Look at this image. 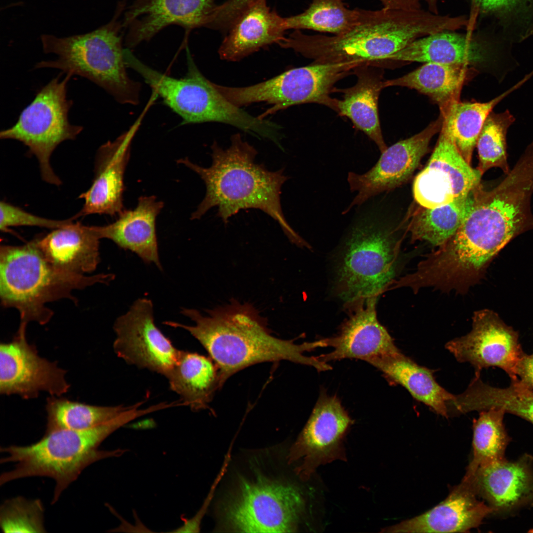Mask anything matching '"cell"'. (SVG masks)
<instances>
[{"label": "cell", "instance_id": "1", "mask_svg": "<svg viewBox=\"0 0 533 533\" xmlns=\"http://www.w3.org/2000/svg\"><path fill=\"white\" fill-rule=\"evenodd\" d=\"M181 313L194 324L173 321L164 324L188 331L201 343L219 368L222 387L236 373L263 362L287 360L313 367L319 372L332 368L316 357L304 354L328 346L326 339L298 344L294 340L276 338L266 320L251 305L232 300L223 307L208 310L206 316L194 309L183 308Z\"/></svg>", "mask_w": 533, "mask_h": 533}, {"label": "cell", "instance_id": "2", "mask_svg": "<svg viewBox=\"0 0 533 533\" xmlns=\"http://www.w3.org/2000/svg\"><path fill=\"white\" fill-rule=\"evenodd\" d=\"M230 146L226 149L217 142L211 145L212 164L204 167L188 158L178 160L203 181L205 195L191 214V220H198L210 209L217 207V216L227 224L240 210L256 209L276 221L289 239L300 247L308 243L291 227L282 211L281 188L288 179L284 168L272 171L255 162L256 149L245 141L239 133L233 135Z\"/></svg>", "mask_w": 533, "mask_h": 533}, {"label": "cell", "instance_id": "3", "mask_svg": "<svg viewBox=\"0 0 533 533\" xmlns=\"http://www.w3.org/2000/svg\"><path fill=\"white\" fill-rule=\"evenodd\" d=\"M450 27L446 15L422 8H360L356 22L342 34L307 35L296 30L278 45L313 60L312 63L371 64L386 60L419 38L448 31Z\"/></svg>", "mask_w": 533, "mask_h": 533}, {"label": "cell", "instance_id": "4", "mask_svg": "<svg viewBox=\"0 0 533 533\" xmlns=\"http://www.w3.org/2000/svg\"><path fill=\"white\" fill-rule=\"evenodd\" d=\"M141 416L136 407H130L116 418L90 429H55L46 431L38 442L28 446L1 447L6 454L0 463H15L12 470L0 477L2 485L26 477L44 476L55 482L52 504L88 466L102 459L118 457L127 451L102 450L100 444L112 433Z\"/></svg>", "mask_w": 533, "mask_h": 533}, {"label": "cell", "instance_id": "5", "mask_svg": "<svg viewBox=\"0 0 533 533\" xmlns=\"http://www.w3.org/2000/svg\"><path fill=\"white\" fill-rule=\"evenodd\" d=\"M111 274L86 276L62 270L43 256L36 239L20 246L1 245L0 298L5 307L20 313V325L31 321L47 323L53 311L45 306L64 298L75 300L71 294L96 283H107Z\"/></svg>", "mask_w": 533, "mask_h": 533}, {"label": "cell", "instance_id": "6", "mask_svg": "<svg viewBox=\"0 0 533 533\" xmlns=\"http://www.w3.org/2000/svg\"><path fill=\"white\" fill-rule=\"evenodd\" d=\"M120 27L114 20L92 32L65 38L42 35L43 52L57 55L37 63L35 69L54 68L86 78L118 102L137 105L140 84L126 72Z\"/></svg>", "mask_w": 533, "mask_h": 533}, {"label": "cell", "instance_id": "7", "mask_svg": "<svg viewBox=\"0 0 533 533\" xmlns=\"http://www.w3.org/2000/svg\"><path fill=\"white\" fill-rule=\"evenodd\" d=\"M349 229L336 267V288L347 307L379 296L394 282L400 242L381 225L375 209Z\"/></svg>", "mask_w": 533, "mask_h": 533}, {"label": "cell", "instance_id": "8", "mask_svg": "<svg viewBox=\"0 0 533 533\" xmlns=\"http://www.w3.org/2000/svg\"><path fill=\"white\" fill-rule=\"evenodd\" d=\"M127 67L140 74L155 95L183 119V123H223L259 137L266 131L268 122L231 103L199 71L188 56L186 76L176 78L153 69L129 50L124 54Z\"/></svg>", "mask_w": 533, "mask_h": 533}, {"label": "cell", "instance_id": "9", "mask_svg": "<svg viewBox=\"0 0 533 533\" xmlns=\"http://www.w3.org/2000/svg\"><path fill=\"white\" fill-rule=\"evenodd\" d=\"M61 72L41 87L31 103L21 112L17 122L0 132L1 139L22 143L38 159L42 179L60 186L62 182L50 163L51 156L61 143L75 140L83 127L72 124L68 118L73 102L67 98L71 74L62 80Z\"/></svg>", "mask_w": 533, "mask_h": 533}, {"label": "cell", "instance_id": "10", "mask_svg": "<svg viewBox=\"0 0 533 533\" xmlns=\"http://www.w3.org/2000/svg\"><path fill=\"white\" fill-rule=\"evenodd\" d=\"M359 62L312 63L292 69L265 81L245 87H228L214 83L217 89L229 101L241 107L265 102L271 107L258 116L267 115L291 106L318 103L337 111V99L330 94L339 79L356 67Z\"/></svg>", "mask_w": 533, "mask_h": 533}, {"label": "cell", "instance_id": "11", "mask_svg": "<svg viewBox=\"0 0 533 533\" xmlns=\"http://www.w3.org/2000/svg\"><path fill=\"white\" fill-rule=\"evenodd\" d=\"M304 508L297 487L259 476L240 481L225 505L224 522L236 532H295Z\"/></svg>", "mask_w": 533, "mask_h": 533}, {"label": "cell", "instance_id": "12", "mask_svg": "<svg viewBox=\"0 0 533 533\" xmlns=\"http://www.w3.org/2000/svg\"><path fill=\"white\" fill-rule=\"evenodd\" d=\"M353 421L335 396L321 394L311 414L288 455L300 464L296 473L308 480L322 465L346 460L343 439Z\"/></svg>", "mask_w": 533, "mask_h": 533}, {"label": "cell", "instance_id": "13", "mask_svg": "<svg viewBox=\"0 0 533 533\" xmlns=\"http://www.w3.org/2000/svg\"><path fill=\"white\" fill-rule=\"evenodd\" d=\"M472 327L465 336L449 341L446 348L460 362L471 364L475 376L485 368L496 367L511 380L518 379L517 370L525 354L518 333L489 309L474 312Z\"/></svg>", "mask_w": 533, "mask_h": 533}, {"label": "cell", "instance_id": "14", "mask_svg": "<svg viewBox=\"0 0 533 533\" xmlns=\"http://www.w3.org/2000/svg\"><path fill=\"white\" fill-rule=\"evenodd\" d=\"M114 329L116 337L113 348L118 357L130 365L167 377L180 350L156 326L151 300H136L116 320Z\"/></svg>", "mask_w": 533, "mask_h": 533}, {"label": "cell", "instance_id": "15", "mask_svg": "<svg viewBox=\"0 0 533 533\" xmlns=\"http://www.w3.org/2000/svg\"><path fill=\"white\" fill-rule=\"evenodd\" d=\"M26 328L19 326L12 341L0 344V394L28 399L36 398L40 391L57 397L66 393L70 388L66 371L38 354L36 347L27 342Z\"/></svg>", "mask_w": 533, "mask_h": 533}, {"label": "cell", "instance_id": "16", "mask_svg": "<svg viewBox=\"0 0 533 533\" xmlns=\"http://www.w3.org/2000/svg\"><path fill=\"white\" fill-rule=\"evenodd\" d=\"M443 121L440 114L419 133L387 147L376 164L366 173L349 172L347 181L350 190L356 192V195L344 213L407 182L427 152L432 138L441 130Z\"/></svg>", "mask_w": 533, "mask_h": 533}, {"label": "cell", "instance_id": "17", "mask_svg": "<svg viewBox=\"0 0 533 533\" xmlns=\"http://www.w3.org/2000/svg\"><path fill=\"white\" fill-rule=\"evenodd\" d=\"M378 298L358 302L346 308L348 318L338 334L328 339L331 352L316 356L321 361L346 358L357 359L368 363L401 352L395 345L386 328L379 321L376 312Z\"/></svg>", "mask_w": 533, "mask_h": 533}, {"label": "cell", "instance_id": "18", "mask_svg": "<svg viewBox=\"0 0 533 533\" xmlns=\"http://www.w3.org/2000/svg\"><path fill=\"white\" fill-rule=\"evenodd\" d=\"M467 476L493 514L509 516L533 507V456L530 454L491 463Z\"/></svg>", "mask_w": 533, "mask_h": 533}, {"label": "cell", "instance_id": "19", "mask_svg": "<svg viewBox=\"0 0 533 533\" xmlns=\"http://www.w3.org/2000/svg\"><path fill=\"white\" fill-rule=\"evenodd\" d=\"M140 120L138 119L115 140L107 142L99 148L93 182L79 196L84 203L78 217L96 214L115 216L124 210V175L130 158L132 141Z\"/></svg>", "mask_w": 533, "mask_h": 533}, {"label": "cell", "instance_id": "20", "mask_svg": "<svg viewBox=\"0 0 533 533\" xmlns=\"http://www.w3.org/2000/svg\"><path fill=\"white\" fill-rule=\"evenodd\" d=\"M478 495L471 480L463 477L448 496L430 510L388 527L382 532L466 533L480 526L493 510Z\"/></svg>", "mask_w": 533, "mask_h": 533}, {"label": "cell", "instance_id": "21", "mask_svg": "<svg viewBox=\"0 0 533 533\" xmlns=\"http://www.w3.org/2000/svg\"><path fill=\"white\" fill-rule=\"evenodd\" d=\"M216 6L214 0H135L125 14L126 44L133 47L172 24L207 27Z\"/></svg>", "mask_w": 533, "mask_h": 533}, {"label": "cell", "instance_id": "22", "mask_svg": "<svg viewBox=\"0 0 533 533\" xmlns=\"http://www.w3.org/2000/svg\"><path fill=\"white\" fill-rule=\"evenodd\" d=\"M163 206L154 195L142 196L134 209L124 210L110 224L95 228L100 239H110L135 253L146 263H153L161 268L155 222Z\"/></svg>", "mask_w": 533, "mask_h": 533}, {"label": "cell", "instance_id": "23", "mask_svg": "<svg viewBox=\"0 0 533 533\" xmlns=\"http://www.w3.org/2000/svg\"><path fill=\"white\" fill-rule=\"evenodd\" d=\"M285 17L271 10L266 0L247 9L229 29L219 48L220 58L238 61L262 47L278 43L287 31Z\"/></svg>", "mask_w": 533, "mask_h": 533}, {"label": "cell", "instance_id": "24", "mask_svg": "<svg viewBox=\"0 0 533 533\" xmlns=\"http://www.w3.org/2000/svg\"><path fill=\"white\" fill-rule=\"evenodd\" d=\"M100 239L95 226L73 222L36 240L43 256L53 266L84 274L93 271L99 263Z\"/></svg>", "mask_w": 533, "mask_h": 533}, {"label": "cell", "instance_id": "25", "mask_svg": "<svg viewBox=\"0 0 533 533\" xmlns=\"http://www.w3.org/2000/svg\"><path fill=\"white\" fill-rule=\"evenodd\" d=\"M166 378L183 405L194 411L206 409L215 392L222 387L217 364L209 356L196 352L180 350Z\"/></svg>", "mask_w": 533, "mask_h": 533}, {"label": "cell", "instance_id": "26", "mask_svg": "<svg viewBox=\"0 0 533 533\" xmlns=\"http://www.w3.org/2000/svg\"><path fill=\"white\" fill-rule=\"evenodd\" d=\"M366 64L356 67L357 81L344 91L338 100L337 111L348 118L354 126L367 135L381 153L387 148L382 136L378 113V100L383 80L381 76Z\"/></svg>", "mask_w": 533, "mask_h": 533}, {"label": "cell", "instance_id": "27", "mask_svg": "<svg viewBox=\"0 0 533 533\" xmlns=\"http://www.w3.org/2000/svg\"><path fill=\"white\" fill-rule=\"evenodd\" d=\"M389 382L405 387L416 400L438 415L449 416L448 405L453 395L436 381L431 370L419 365L402 352L372 361Z\"/></svg>", "mask_w": 533, "mask_h": 533}, {"label": "cell", "instance_id": "28", "mask_svg": "<svg viewBox=\"0 0 533 533\" xmlns=\"http://www.w3.org/2000/svg\"><path fill=\"white\" fill-rule=\"evenodd\" d=\"M445 31L419 38L386 60L443 64L474 63L483 58L481 46L470 35Z\"/></svg>", "mask_w": 533, "mask_h": 533}, {"label": "cell", "instance_id": "29", "mask_svg": "<svg viewBox=\"0 0 533 533\" xmlns=\"http://www.w3.org/2000/svg\"><path fill=\"white\" fill-rule=\"evenodd\" d=\"M454 407L458 414L495 408L516 415L533 424V389L518 378L499 388L484 382L475 376L466 390L456 395Z\"/></svg>", "mask_w": 533, "mask_h": 533}, {"label": "cell", "instance_id": "30", "mask_svg": "<svg viewBox=\"0 0 533 533\" xmlns=\"http://www.w3.org/2000/svg\"><path fill=\"white\" fill-rule=\"evenodd\" d=\"M468 75L466 64L425 63L400 77L384 81L383 85V88L399 86L415 89L436 103L443 114L459 100Z\"/></svg>", "mask_w": 533, "mask_h": 533}, {"label": "cell", "instance_id": "31", "mask_svg": "<svg viewBox=\"0 0 533 533\" xmlns=\"http://www.w3.org/2000/svg\"><path fill=\"white\" fill-rule=\"evenodd\" d=\"M470 192L466 196L455 198L451 203L435 208H419L409 225L414 240L427 241L439 247L457 232L471 205Z\"/></svg>", "mask_w": 533, "mask_h": 533}, {"label": "cell", "instance_id": "32", "mask_svg": "<svg viewBox=\"0 0 533 533\" xmlns=\"http://www.w3.org/2000/svg\"><path fill=\"white\" fill-rule=\"evenodd\" d=\"M503 410L490 408L480 411L473 422L472 457L466 475H473L483 466L504 459L511 441L503 421Z\"/></svg>", "mask_w": 533, "mask_h": 533}, {"label": "cell", "instance_id": "33", "mask_svg": "<svg viewBox=\"0 0 533 533\" xmlns=\"http://www.w3.org/2000/svg\"><path fill=\"white\" fill-rule=\"evenodd\" d=\"M128 407L94 406L52 396L47 400L46 431L90 429L116 418Z\"/></svg>", "mask_w": 533, "mask_h": 533}, {"label": "cell", "instance_id": "34", "mask_svg": "<svg viewBox=\"0 0 533 533\" xmlns=\"http://www.w3.org/2000/svg\"><path fill=\"white\" fill-rule=\"evenodd\" d=\"M502 97L501 95L484 103L459 100L447 112L440 114L446 121L458 151L469 164L484 124Z\"/></svg>", "mask_w": 533, "mask_h": 533}, {"label": "cell", "instance_id": "35", "mask_svg": "<svg viewBox=\"0 0 533 533\" xmlns=\"http://www.w3.org/2000/svg\"><path fill=\"white\" fill-rule=\"evenodd\" d=\"M344 0H312L304 12L285 17L287 30H311L333 35L342 34L357 21L360 8L349 9Z\"/></svg>", "mask_w": 533, "mask_h": 533}, {"label": "cell", "instance_id": "36", "mask_svg": "<svg viewBox=\"0 0 533 533\" xmlns=\"http://www.w3.org/2000/svg\"><path fill=\"white\" fill-rule=\"evenodd\" d=\"M426 165L438 168L449 175L455 198L467 196L481 183L482 173L461 154L444 118L437 143Z\"/></svg>", "mask_w": 533, "mask_h": 533}, {"label": "cell", "instance_id": "37", "mask_svg": "<svg viewBox=\"0 0 533 533\" xmlns=\"http://www.w3.org/2000/svg\"><path fill=\"white\" fill-rule=\"evenodd\" d=\"M514 117L508 111L492 112L487 117L477 141L478 169L483 175L493 167L507 174L510 171L507 160L506 134Z\"/></svg>", "mask_w": 533, "mask_h": 533}, {"label": "cell", "instance_id": "38", "mask_svg": "<svg viewBox=\"0 0 533 533\" xmlns=\"http://www.w3.org/2000/svg\"><path fill=\"white\" fill-rule=\"evenodd\" d=\"M44 509L39 499L19 496L5 501L0 508V527L4 533H44Z\"/></svg>", "mask_w": 533, "mask_h": 533}, {"label": "cell", "instance_id": "39", "mask_svg": "<svg viewBox=\"0 0 533 533\" xmlns=\"http://www.w3.org/2000/svg\"><path fill=\"white\" fill-rule=\"evenodd\" d=\"M413 191L417 202L426 208L444 206L455 199L449 175L438 168L427 165L416 177Z\"/></svg>", "mask_w": 533, "mask_h": 533}, {"label": "cell", "instance_id": "40", "mask_svg": "<svg viewBox=\"0 0 533 533\" xmlns=\"http://www.w3.org/2000/svg\"><path fill=\"white\" fill-rule=\"evenodd\" d=\"M75 216L66 220H57L38 216L5 201L0 203V229L8 231L10 227L19 226L38 227L55 229L73 222Z\"/></svg>", "mask_w": 533, "mask_h": 533}, {"label": "cell", "instance_id": "41", "mask_svg": "<svg viewBox=\"0 0 533 533\" xmlns=\"http://www.w3.org/2000/svg\"><path fill=\"white\" fill-rule=\"evenodd\" d=\"M533 0H473L477 12L494 14L501 17L526 10Z\"/></svg>", "mask_w": 533, "mask_h": 533}, {"label": "cell", "instance_id": "42", "mask_svg": "<svg viewBox=\"0 0 533 533\" xmlns=\"http://www.w3.org/2000/svg\"><path fill=\"white\" fill-rule=\"evenodd\" d=\"M226 469L222 468L220 473L213 484L210 492L197 513L190 519H184V523L180 527L170 532L172 533H198L200 530L202 520L205 515L207 508L213 497L216 487L222 478Z\"/></svg>", "mask_w": 533, "mask_h": 533}, {"label": "cell", "instance_id": "43", "mask_svg": "<svg viewBox=\"0 0 533 533\" xmlns=\"http://www.w3.org/2000/svg\"><path fill=\"white\" fill-rule=\"evenodd\" d=\"M383 8L395 9H416L421 8V3H426L428 10L438 13L437 3L438 0H378Z\"/></svg>", "mask_w": 533, "mask_h": 533}, {"label": "cell", "instance_id": "44", "mask_svg": "<svg viewBox=\"0 0 533 533\" xmlns=\"http://www.w3.org/2000/svg\"><path fill=\"white\" fill-rule=\"evenodd\" d=\"M518 378L533 389V353H525L518 366Z\"/></svg>", "mask_w": 533, "mask_h": 533}]
</instances>
